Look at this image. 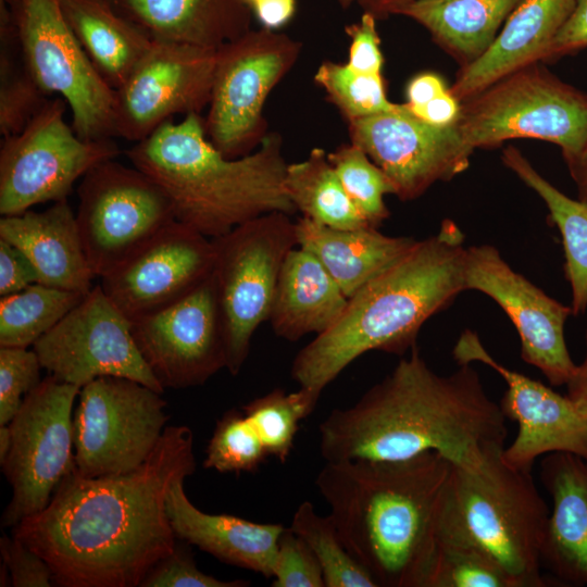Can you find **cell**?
Here are the masks:
<instances>
[{"instance_id": "obj_42", "label": "cell", "mask_w": 587, "mask_h": 587, "mask_svg": "<svg viewBox=\"0 0 587 587\" xmlns=\"http://www.w3.org/2000/svg\"><path fill=\"white\" fill-rule=\"evenodd\" d=\"M272 577L273 587H325L323 571L313 551L287 527L278 539Z\"/></svg>"}, {"instance_id": "obj_5", "label": "cell", "mask_w": 587, "mask_h": 587, "mask_svg": "<svg viewBox=\"0 0 587 587\" xmlns=\"http://www.w3.org/2000/svg\"><path fill=\"white\" fill-rule=\"evenodd\" d=\"M125 153L165 190L176 220L208 238L266 213L297 211L284 187L288 163L275 132L249 154L229 159L209 141L201 115L192 113L164 122Z\"/></svg>"}, {"instance_id": "obj_51", "label": "cell", "mask_w": 587, "mask_h": 587, "mask_svg": "<svg viewBox=\"0 0 587 587\" xmlns=\"http://www.w3.org/2000/svg\"><path fill=\"white\" fill-rule=\"evenodd\" d=\"M585 357L566 383V396L574 403L578 412L587 419V329L585 333Z\"/></svg>"}, {"instance_id": "obj_14", "label": "cell", "mask_w": 587, "mask_h": 587, "mask_svg": "<svg viewBox=\"0 0 587 587\" xmlns=\"http://www.w3.org/2000/svg\"><path fill=\"white\" fill-rule=\"evenodd\" d=\"M79 390L49 375L26 395L9 423L11 447L1 466L12 497L1 519L3 527L45 510L75 467L73 414Z\"/></svg>"}, {"instance_id": "obj_32", "label": "cell", "mask_w": 587, "mask_h": 587, "mask_svg": "<svg viewBox=\"0 0 587 587\" xmlns=\"http://www.w3.org/2000/svg\"><path fill=\"white\" fill-rule=\"evenodd\" d=\"M284 187L303 217L339 229L370 225L350 200L322 148H313L304 160L287 165Z\"/></svg>"}, {"instance_id": "obj_39", "label": "cell", "mask_w": 587, "mask_h": 587, "mask_svg": "<svg viewBox=\"0 0 587 587\" xmlns=\"http://www.w3.org/2000/svg\"><path fill=\"white\" fill-rule=\"evenodd\" d=\"M425 587H513L501 565L483 549L438 537Z\"/></svg>"}, {"instance_id": "obj_25", "label": "cell", "mask_w": 587, "mask_h": 587, "mask_svg": "<svg viewBox=\"0 0 587 587\" xmlns=\"http://www.w3.org/2000/svg\"><path fill=\"white\" fill-rule=\"evenodd\" d=\"M185 479L173 483L166 510L177 539L230 565L272 577L278 539L286 527L199 510L187 497Z\"/></svg>"}, {"instance_id": "obj_44", "label": "cell", "mask_w": 587, "mask_h": 587, "mask_svg": "<svg viewBox=\"0 0 587 587\" xmlns=\"http://www.w3.org/2000/svg\"><path fill=\"white\" fill-rule=\"evenodd\" d=\"M0 552L12 586H54L53 573L47 561L13 535L1 537Z\"/></svg>"}, {"instance_id": "obj_54", "label": "cell", "mask_w": 587, "mask_h": 587, "mask_svg": "<svg viewBox=\"0 0 587 587\" xmlns=\"http://www.w3.org/2000/svg\"><path fill=\"white\" fill-rule=\"evenodd\" d=\"M11 447V429L9 424L0 425V463L5 459Z\"/></svg>"}, {"instance_id": "obj_12", "label": "cell", "mask_w": 587, "mask_h": 587, "mask_svg": "<svg viewBox=\"0 0 587 587\" xmlns=\"http://www.w3.org/2000/svg\"><path fill=\"white\" fill-rule=\"evenodd\" d=\"M161 392L130 378L101 376L78 394L73 414L75 471L84 477L140 466L170 419Z\"/></svg>"}, {"instance_id": "obj_31", "label": "cell", "mask_w": 587, "mask_h": 587, "mask_svg": "<svg viewBox=\"0 0 587 587\" xmlns=\"http://www.w3.org/2000/svg\"><path fill=\"white\" fill-rule=\"evenodd\" d=\"M502 163L545 202L564 249V274L571 288L573 315L587 310V204L572 199L544 178L515 147L508 146Z\"/></svg>"}, {"instance_id": "obj_4", "label": "cell", "mask_w": 587, "mask_h": 587, "mask_svg": "<svg viewBox=\"0 0 587 587\" xmlns=\"http://www.w3.org/2000/svg\"><path fill=\"white\" fill-rule=\"evenodd\" d=\"M464 235L450 218L348 298L339 321L295 357L291 377L320 394L351 362L377 350L403 355L423 324L465 291Z\"/></svg>"}, {"instance_id": "obj_49", "label": "cell", "mask_w": 587, "mask_h": 587, "mask_svg": "<svg viewBox=\"0 0 587 587\" xmlns=\"http://www.w3.org/2000/svg\"><path fill=\"white\" fill-rule=\"evenodd\" d=\"M297 0H255L251 5L262 27L279 29L285 26L295 15Z\"/></svg>"}, {"instance_id": "obj_11", "label": "cell", "mask_w": 587, "mask_h": 587, "mask_svg": "<svg viewBox=\"0 0 587 587\" xmlns=\"http://www.w3.org/2000/svg\"><path fill=\"white\" fill-rule=\"evenodd\" d=\"M21 51L30 73L50 96L62 97L74 132L86 140L115 137L114 89L102 78L70 27L61 0H11Z\"/></svg>"}, {"instance_id": "obj_28", "label": "cell", "mask_w": 587, "mask_h": 587, "mask_svg": "<svg viewBox=\"0 0 587 587\" xmlns=\"http://www.w3.org/2000/svg\"><path fill=\"white\" fill-rule=\"evenodd\" d=\"M298 247L312 253L349 298L415 243L412 237L384 235L374 226L339 229L300 217Z\"/></svg>"}, {"instance_id": "obj_46", "label": "cell", "mask_w": 587, "mask_h": 587, "mask_svg": "<svg viewBox=\"0 0 587 587\" xmlns=\"http://www.w3.org/2000/svg\"><path fill=\"white\" fill-rule=\"evenodd\" d=\"M38 282V273L26 254L0 238V296L15 294Z\"/></svg>"}, {"instance_id": "obj_55", "label": "cell", "mask_w": 587, "mask_h": 587, "mask_svg": "<svg viewBox=\"0 0 587 587\" xmlns=\"http://www.w3.org/2000/svg\"><path fill=\"white\" fill-rule=\"evenodd\" d=\"M339 5L342 8V9H348L349 7H351V4L353 2H358V0H336Z\"/></svg>"}, {"instance_id": "obj_20", "label": "cell", "mask_w": 587, "mask_h": 587, "mask_svg": "<svg viewBox=\"0 0 587 587\" xmlns=\"http://www.w3.org/2000/svg\"><path fill=\"white\" fill-rule=\"evenodd\" d=\"M464 276L465 290L490 297L508 315L520 338L521 358L551 385H566L576 367L564 335L571 305L515 272L491 245L466 248Z\"/></svg>"}, {"instance_id": "obj_45", "label": "cell", "mask_w": 587, "mask_h": 587, "mask_svg": "<svg viewBox=\"0 0 587 587\" xmlns=\"http://www.w3.org/2000/svg\"><path fill=\"white\" fill-rule=\"evenodd\" d=\"M376 21L377 18L373 14L363 12L358 22L345 27V32L350 38L347 65L357 72L382 74L384 58Z\"/></svg>"}, {"instance_id": "obj_10", "label": "cell", "mask_w": 587, "mask_h": 587, "mask_svg": "<svg viewBox=\"0 0 587 587\" xmlns=\"http://www.w3.org/2000/svg\"><path fill=\"white\" fill-rule=\"evenodd\" d=\"M76 221L89 265L104 277L176 221L165 190L151 177L116 162H100L78 187Z\"/></svg>"}, {"instance_id": "obj_48", "label": "cell", "mask_w": 587, "mask_h": 587, "mask_svg": "<svg viewBox=\"0 0 587 587\" xmlns=\"http://www.w3.org/2000/svg\"><path fill=\"white\" fill-rule=\"evenodd\" d=\"M408 110L417 118L438 127H447L458 120L461 102L447 89L444 93L422 105H410Z\"/></svg>"}, {"instance_id": "obj_35", "label": "cell", "mask_w": 587, "mask_h": 587, "mask_svg": "<svg viewBox=\"0 0 587 587\" xmlns=\"http://www.w3.org/2000/svg\"><path fill=\"white\" fill-rule=\"evenodd\" d=\"M313 551L325 587H378L369 571L349 552L330 514L319 515L310 501L301 502L289 527Z\"/></svg>"}, {"instance_id": "obj_9", "label": "cell", "mask_w": 587, "mask_h": 587, "mask_svg": "<svg viewBox=\"0 0 587 587\" xmlns=\"http://www.w3.org/2000/svg\"><path fill=\"white\" fill-rule=\"evenodd\" d=\"M302 45L287 34L250 29L216 49V63L203 118L209 141L226 158L254 151L265 137L263 108L273 88L299 59Z\"/></svg>"}, {"instance_id": "obj_47", "label": "cell", "mask_w": 587, "mask_h": 587, "mask_svg": "<svg viewBox=\"0 0 587 587\" xmlns=\"http://www.w3.org/2000/svg\"><path fill=\"white\" fill-rule=\"evenodd\" d=\"M587 48V0H576L569 18L551 42L544 62Z\"/></svg>"}, {"instance_id": "obj_24", "label": "cell", "mask_w": 587, "mask_h": 587, "mask_svg": "<svg viewBox=\"0 0 587 587\" xmlns=\"http://www.w3.org/2000/svg\"><path fill=\"white\" fill-rule=\"evenodd\" d=\"M0 238L26 254L38 273V283L84 295L92 289L96 275L67 199L42 212L27 210L2 216Z\"/></svg>"}, {"instance_id": "obj_19", "label": "cell", "mask_w": 587, "mask_h": 587, "mask_svg": "<svg viewBox=\"0 0 587 587\" xmlns=\"http://www.w3.org/2000/svg\"><path fill=\"white\" fill-rule=\"evenodd\" d=\"M452 355L458 365L479 362L504 379L499 405L504 417L517 424L514 440L501 451L508 465L532 472L537 458L554 452L587 459V419L566 395L499 363L472 329L461 333Z\"/></svg>"}, {"instance_id": "obj_34", "label": "cell", "mask_w": 587, "mask_h": 587, "mask_svg": "<svg viewBox=\"0 0 587 587\" xmlns=\"http://www.w3.org/2000/svg\"><path fill=\"white\" fill-rule=\"evenodd\" d=\"M87 295V294H86ZM84 294L35 283L0 299V347L28 348L53 328Z\"/></svg>"}, {"instance_id": "obj_43", "label": "cell", "mask_w": 587, "mask_h": 587, "mask_svg": "<svg viewBox=\"0 0 587 587\" xmlns=\"http://www.w3.org/2000/svg\"><path fill=\"white\" fill-rule=\"evenodd\" d=\"M246 579L222 580L198 569L189 551L176 545L147 574L140 587H247Z\"/></svg>"}, {"instance_id": "obj_50", "label": "cell", "mask_w": 587, "mask_h": 587, "mask_svg": "<svg viewBox=\"0 0 587 587\" xmlns=\"http://www.w3.org/2000/svg\"><path fill=\"white\" fill-rule=\"evenodd\" d=\"M447 90L440 76L434 73H422L415 76L407 87V103L422 105Z\"/></svg>"}, {"instance_id": "obj_40", "label": "cell", "mask_w": 587, "mask_h": 587, "mask_svg": "<svg viewBox=\"0 0 587 587\" xmlns=\"http://www.w3.org/2000/svg\"><path fill=\"white\" fill-rule=\"evenodd\" d=\"M270 457L253 424L242 411L228 410L209 440L203 467L220 473L255 472Z\"/></svg>"}, {"instance_id": "obj_26", "label": "cell", "mask_w": 587, "mask_h": 587, "mask_svg": "<svg viewBox=\"0 0 587 587\" xmlns=\"http://www.w3.org/2000/svg\"><path fill=\"white\" fill-rule=\"evenodd\" d=\"M151 40L218 49L251 29L243 0H105Z\"/></svg>"}, {"instance_id": "obj_56", "label": "cell", "mask_w": 587, "mask_h": 587, "mask_svg": "<svg viewBox=\"0 0 587 587\" xmlns=\"http://www.w3.org/2000/svg\"><path fill=\"white\" fill-rule=\"evenodd\" d=\"M248 5H251L255 0H243Z\"/></svg>"}, {"instance_id": "obj_33", "label": "cell", "mask_w": 587, "mask_h": 587, "mask_svg": "<svg viewBox=\"0 0 587 587\" xmlns=\"http://www.w3.org/2000/svg\"><path fill=\"white\" fill-rule=\"evenodd\" d=\"M49 95L27 67L10 9L0 4V133H21L45 107Z\"/></svg>"}, {"instance_id": "obj_22", "label": "cell", "mask_w": 587, "mask_h": 587, "mask_svg": "<svg viewBox=\"0 0 587 587\" xmlns=\"http://www.w3.org/2000/svg\"><path fill=\"white\" fill-rule=\"evenodd\" d=\"M540 480L552 501L541 566L561 583L587 586V459L569 452L546 454Z\"/></svg>"}, {"instance_id": "obj_15", "label": "cell", "mask_w": 587, "mask_h": 587, "mask_svg": "<svg viewBox=\"0 0 587 587\" xmlns=\"http://www.w3.org/2000/svg\"><path fill=\"white\" fill-rule=\"evenodd\" d=\"M132 324L97 285L33 350L42 369L61 382L82 388L98 377L116 376L162 394L136 346Z\"/></svg>"}, {"instance_id": "obj_1", "label": "cell", "mask_w": 587, "mask_h": 587, "mask_svg": "<svg viewBox=\"0 0 587 587\" xmlns=\"http://www.w3.org/2000/svg\"><path fill=\"white\" fill-rule=\"evenodd\" d=\"M195 471L191 429L166 426L133 471L84 477L74 467L47 508L12 527V535L47 561L54 586H140L177 545L166 498L175 480Z\"/></svg>"}, {"instance_id": "obj_27", "label": "cell", "mask_w": 587, "mask_h": 587, "mask_svg": "<svg viewBox=\"0 0 587 587\" xmlns=\"http://www.w3.org/2000/svg\"><path fill=\"white\" fill-rule=\"evenodd\" d=\"M347 303L348 297L321 262L298 247L282 266L268 321L278 337L297 341L332 328Z\"/></svg>"}, {"instance_id": "obj_16", "label": "cell", "mask_w": 587, "mask_h": 587, "mask_svg": "<svg viewBox=\"0 0 587 587\" xmlns=\"http://www.w3.org/2000/svg\"><path fill=\"white\" fill-rule=\"evenodd\" d=\"M216 49L153 41L114 90L115 137L138 142L176 114H200L210 103Z\"/></svg>"}, {"instance_id": "obj_37", "label": "cell", "mask_w": 587, "mask_h": 587, "mask_svg": "<svg viewBox=\"0 0 587 587\" xmlns=\"http://www.w3.org/2000/svg\"><path fill=\"white\" fill-rule=\"evenodd\" d=\"M344 189L365 221L374 227L389 217L385 195H395L387 175L357 145H341L327 153Z\"/></svg>"}, {"instance_id": "obj_3", "label": "cell", "mask_w": 587, "mask_h": 587, "mask_svg": "<svg viewBox=\"0 0 587 587\" xmlns=\"http://www.w3.org/2000/svg\"><path fill=\"white\" fill-rule=\"evenodd\" d=\"M451 466L428 451L403 460L326 462L317 474L316 488L345 546L377 586H426Z\"/></svg>"}, {"instance_id": "obj_8", "label": "cell", "mask_w": 587, "mask_h": 587, "mask_svg": "<svg viewBox=\"0 0 587 587\" xmlns=\"http://www.w3.org/2000/svg\"><path fill=\"white\" fill-rule=\"evenodd\" d=\"M211 239L226 369L237 375L249 355L254 332L268 321L285 259L298 246L296 222L285 212H271Z\"/></svg>"}, {"instance_id": "obj_2", "label": "cell", "mask_w": 587, "mask_h": 587, "mask_svg": "<svg viewBox=\"0 0 587 587\" xmlns=\"http://www.w3.org/2000/svg\"><path fill=\"white\" fill-rule=\"evenodd\" d=\"M505 421L472 364L440 375L415 345L355 403L334 409L321 422L320 452L326 462H337L434 451L452 465L475 469L504 448Z\"/></svg>"}, {"instance_id": "obj_52", "label": "cell", "mask_w": 587, "mask_h": 587, "mask_svg": "<svg viewBox=\"0 0 587 587\" xmlns=\"http://www.w3.org/2000/svg\"><path fill=\"white\" fill-rule=\"evenodd\" d=\"M577 188V199L587 204V143L576 154L564 159Z\"/></svg>"}, {"instance_id": "obj_21", "label": "cell", "mask_w": 587, "mask_h": 587, "mask_svg": "<svg viewBox=\"0 0 587 587\" xmlns=\"http://www.w3.org/2000/svg\"><path fill=\"white\" fill-rule=\"evenodd\" d=\"M214 246L177 220L163 228L127 261L101 277V287L130 321L178 301L211 274Z\"/></svg>"}, {"instance_id": "obj_6", "label": "cell", "mask_w": 587, "mask_h": 587, "mask_svg": "<svg viewBox=\"0 0 587 587\" xmlns=\"http://www.w3.org/2000/svg\"><path fill=\"white\" fill-rule=\"evenodd\" d=\"M501 451L475 469L451 466L438 537L483 549L513 587H545L540 552L550 509L532 473L508 465Z\"/></svg>"}, {"instance_id": "obj_38", "label": "cell", "mask_w": 587, "mask_h": 587, "mask_svg": "<svg viewBox=\"0 0 587 587\" xmlns=\"http://www.w3.org/2000/svg\"><path fill=\"white\" fill-rule=\"evenodd\" d=\"M314 82L325 91L327 99L347 122L382 112L396 110L399 104L386 96L380 75L364 74L347 63L325 61L317 67Z\"/></svg>"}, {"instance_id": "obj_7", "label": "cell", "mask_w": 587, "mask_h": 587, "mask_svg": "<svg viewBox=\"0 0 587 587\" xmlns=\"http://www.w3.org/2000/svg\"><path fill=\"white\" fill-rule=\"evenodd\" d=\"M454 124L473 150L533 138L559 146L567 159L587 143V92L533 63L461 102Z\"/></svg>"}, {"instance_id": "obj_23", "label": "cell", "mask_w": 587, "mask_h": 587, "mask_svg": "<svg viewBox=\"0 0 587 587\" xmlns=\"http://www.w3.org/2000/svg\"><path fill=\"white\" fill-rule=\"evenodd\" d=\"M576 0H523L510 14L489 49L460 67L449 88L463 102L546 53L572 13Z\"/></svg>"}, {"instance_id": "obj_30", "label": "cell", "mask_w": 587, "mask_h": 587, "mask_svg": "<svg viewBox=\"0 0 587 587\" xmlns=\"http://www.w3.org/2000/svg\"><path fill=\"white\" fill-rule=\"evenodd\" d=\"M63 14L89 60L115 90L152 40L105 0H61Z\"/></svg>"}, {"instance_id": "obj_36", "label": "cell", "mask_w": 587, "mask_h": 587, "mask_svg": "<svg viewBox=\"0 0 587 587\" xmlns=\"http://www.w3.org/2000/svg\"><path fill=\"white\" fill-rule=\"evenodd\" d=\"M320 397V392L305 387L292 392L275 388L246 403L241 411L255 427L268 455L285 463L299 423L313 412Z\"/></svg>"}, {"instance_id": "obj_29", "label": "cell", "mask_w": 587, "mask_h": 587, "mask_svg": "<svg viewBox=\"0 0 587 587\" xmlns=\"http://www.w3.org/2000/svg\"><path fill=\"white\" fill-rule=\"evenodd\" d=\"M523 0H415L399 15L422 25L460 67L479 59Z\"/></svg>"}, {"instance_id": "obj_18", "label": "cell", "mask_w": 587, "mask_h": 587, "mask_svg": "<svg viewBox=\"0 0 587 587\" xmlns=\"http://www.w3.org/2000/svg\"><path fill=\"white\" fill-rule=\"evenodd\" d=\"M348 130L350 141L387 175L402 201L416 199L435 183L464 172L474 152L455 124L430 125L414 116L405 103L350 121Z\"/></svg>"}, {"instance_id": "obj_17", "label": "cell", "mask_w": 587, "mask_h": 587, "mask_svg": "<svg viewBox=\"0 0 587 587\" xmlns=\"http://www.w3.org/2000/svg\"><path fill=\"white\" fill-rule=\"evenodd\" d=\"M132 323L136 346L164 389L203 385L226 367L212 274L178 301Z\"/></svg>"}, {"instance_id": "obj_13", "label": "cell", "mask_w": 587, "mask_h": 587, "mask_svg": "<svg viewBox=\"0 0 587 587\" xmlns=\"http://www.w3.org/2000/svg\"><path fill=\"white\" fill-rule=\"evenodd\" d=\"M66 101L49 99L18 134L0 148V214L15 215L67 199L74 183L121 150L113 138L86 140L64 120Z\"/></svg>"}, {"instance_id": "obj_53", "label": "cell", "mask_w": 587, "mask_h": 587, "mask_svg": "<svg viewBox=\"0 0 587 587\" xmlns=\"http://www.w3.org/2000/svg\"><path fill=\"white\" fill-rule=\"evenodd\" d=\"M415 0H358L363 12L373 14L377 20L399 15L400 11Z\"/></svg>"}, {"instance_id": "obj_41", "label": "cell", "mask_w": 587, "mask_h": 587, "mask_svg": "<svg viewBox=\"0 0 587 587\" xmlns=\"http://www.w3.org/2000/svg\"><path fill=\"white\" fill-rule=\"evenodd\" d=\"M41 369L34 350L0 347V425L12 421L26 395L40 384Z\"/></svg>"}]
</instances>
